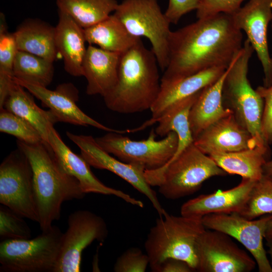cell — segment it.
<instances>
[{"instance_id": "cell-1", "label": "cell", "mask_w": 272, "mask_h": 272, "mask_svg": "<svg viewBox=\"0 0 272 272\" xmlns=\"http://www.w3.org/2000/svg\"><path fill=\"white\" fill-rule=\"evenodd\" d=\"M242 31L226 13L197 19L171 31L168 63L161 85L212 67L228 69L242 49Z\"/></svg>"}, {"instance_id": "cell-2", "label": "cell", "mask_w": 272, "mask_h": 272, "mask_svg": "<svg viewBox=\"0 0 272 272\" xmlns=\"http://www.w3.org/2000/svg\"><path fill=\"white\" fill-rule=\"evenodd\" d=\"M17 144L32 167L38 223L41 231H45L59 219L64 201L82 199L86 194L78 180L63 169L50 145L45 142L30 144L19 140Z\"/></svg>"}, {"instance_id": "cell-3", "label": "cell", "mask_w": 272, "mask_h": 272, "mask_svg": "<svg viewBox=\"0 0 272 272\" xmlns=\"http://www.w3.org/2000/svg\"><path fill=\"white\" fill-rule=\"evenodd\" d=\"M158 66L153 51L140 38L121 54L117 83L103 97L107 108L122 114L150 110L160 91Z\"/></svg>"}, {"instance_id": "cell-4", "label": "cell", "mask_w": 272, "mask_h": 272, "mask_svg": "<svg viewBox=\"0 0 272 272\" xmlns=\"http://www.w3.org/2000/svg\"><path fill=\"white\" fill-rule=\"evenodd\" d=\"M227 174L193 143L161 168L145 171L148 183L169 199L191 195L209 178Z\"/></svg>"}, {"instance_id": "cell-5", "label": "cell", "mask_w": 272, "mask_h": 272, "mask_svg": "<svg viewBox=\"0 0 272 272\" xmlns=\"http://www.w3.org/2000/svg\"><path fill=\"white\" fill-rule=\"evenodd\" d=\"M254 52L249 41L227 69L222 88L224 107L250 134L256 146L268 145L262 132L264 101L251 87L247 77L250 58Z\"/></svg>"}, {"instance_id": "cell-6", "label": "cell", "mask_w": 272, "mask_h": 272, "mask_svg": "<svg viewBox=\"0 0 272 272\" xmlns=\"http://www.w3.org/2000/svg\"><path fill=\"white\" fill-rule=\"evenodd\" d=\"M206 229L201 218L176 216L166 211L157 219L144 243L152 271H155L160 264L169 258L183 260L195 271L196 242Z\"/></svg>"}, {"instance_id": "cell-7", "label": "cell", "mask_w": 272, "mask_h": 272, "mask_svg": "<svg viewBox=\"0 0 272 272\" xmlns=\"http://www.w3.org/2000/svg\"><path fill=\"white\" fill-rule=\"evenodd\" d=\"M63 234L52 225L34 238L2 240L0 271L54 272Z\"/></svg>"}, {"instance_id": "cell-8", "label": "cell", "mask_w": 272, "mask_h": 272, "mask_svg": "<svg viewBox=\"0 0 272 272\" xmlns=\"http://www.w3.org/2000/svg\"><path fill=\"white\" fill-rule=\"evenodd\" d=\"M113 14L131 35L149 40L159 66L164 71L168 63L171 31L158 0H123Z\"/></svg>"}, {"instance_id": "cell-9", "label": "cell", "mask_w": 272, "mask_h": 272, "mask_svg": "<svg viewBox=\"0 0 272 272\" xmlns=\"http://www.w3.org/2000/svg\"><path fill=\"white\" fill-rule=\"evenodd\" d=\"M122 133L108 132L95 138L98 144L106 152L126 163L140 165L146 170H155L165 165L176 152L178 139L174 131L164 139L157 140L154 129L148 139L134 141Z\"/></svg>"}, {"instance_id": "cell-10", "label": "cell", "mask_w": 272, "mask_h": 272, "mask_svg": "<svg viewBox=\"0 0 272 272\" xmlns=\"http://www.w3.org/2000/svg\"><path fill=\"white\" fill-rule=\"evenodd\" d=\"M0 203L22 217L38 223L32 167L19 148L1 164Z\"/></svg>"}, {"instance_id": "cell-11", "label": "cell", "mask_w": 272, "mask_h": 272, "mask_svg": "<svg viewBox=\"0 0 272 272\" xmlns=\"http://www.w3.org/2000/svg\"><path fill=\"white\" fill-rule=\"evenodd\" d=\"M67 223L54 272L80 271L84 250L95 240L104 241L108 236L104 219L89 211L74 212L69 215Z\"/></svg>"}, {"instance_id": "cell-12", "label": "cell", "mask_w": 272, "mask_h": 272, "mask_svg": "<svg viewBox=\"0 0 272 272\" xmlns=\"http://www.w3.org/2000/svg\"><path fill=\"white\" fill-rule=\"evenodd\" d=\"M197 265L201 272H249L256 263L239 248L231 236L222 232L206 229L197 238Z\"/></svg>"}, {"instance_id": "cell-13", "label": "cell", "mask_w": 272, "mask_h": 272, "mask_svg": "<svg viewBox=\"0 0 272 272\" xmlns=\"http://www.w3.org/2000/svg\"><path fill=\"white\" fill-rule=\"evenodd\" d=\"M67 137L80 149L81 155L90 165L96 169L108 170L130 184L145 195L162 217L166 212L162 208L156 192L147 181L145 169L140 165L125 163L111 156L91 135L76 134L66 131Z\"/></svg>"}, {"instance_id": "cell-14", "label": "cell", "mask_w": 272, "mask_h": 272, "mask_svg": "<svg viewBox=\"0 0 272 272\" xmlns=\"http://www.w3.org/2000/svg\"><path fill=\"white\" fill-rule=\"evenodd\" d=\"M272 214L256 220L247 219L237 213L211 214L202 218L206 229L222 232L240 242L251 254L259 272H272L263 239Z\"/></svg>"}, {"instance_id": "cell-15", "label": "cell", "mask_w": 272, "mask_h": 272, "mask_svg": "<svg viewBox=\"0 0 272 272\" xmlns=\"http://www.w3.org/2000/svg\"><path fill=\"white\" fill-rule=\"evenodd\" d=\"M236 26L246 33L263 69V86L272 85V56L267 29L272 18V0H249L231 15Z\"/></svg>"}, {"instance_id": "cell-16", "label": "cell", "mask_w": 272, "mask_h": 272, "mask_svg": "<svg viewBox=\"0 0 272 272\" xmlns=\"http://www.w3.org/2000/svg\"><path fill=\"white\" fill-rule=\"evenodd\" d=\"M14 80L40 100L54 114L58 122L85 126L90 125L107 132L123 133L126 131L107 127L82 111L76 104L79 99L78 90L72 83L61 84L55 90H51L45 87L15 78Z\"/></svg>"}, {"instance_id": "cell-17", "label": "cell", "mask_w": 272, "mask_h": 272, "mask_svg": "<svg viewBox=\"0 0 272 272\" xmlns=\"http://www.w3.org/2000/svg\"><path fill=\"white\" fill-rule=\"evenodd\" d=\"M49 144L63 169L75 177L85 193H94L116 196L133 206L143 208V202L129 194L103 183L93 173L90 165L82 157L74 153L63 142L53 127L50 132Z\"/></svg>"}, {"instance_id": "cell-18", "label": "cell", "mask_w": 272, "mask_h": 272, "mask_svg": "<svg viewBox=\"0 0 272 272\" xmlns=\"http://www.w3.org/2000/svg\"><path fill=\"white\" fill-rule=\"evenodd\" d=\"M193 143L209 156L257 146L250 133L238 123L232 114L219 119L203 130L195 138Z\"/></svg>"}, {"instance_id": "cell-19", "label": "cell", "mask_w": 272, "mask_h": 272, "mask_svg": "<svg viewBox=\"0 0 272 272\" xmlns=\"http://www.w3.org/2000/svg\"><path fill=\"white\" fill-rule=\"evenodd\" d=\"M226 69L215 67L198 72L164 85L155 103L151 108L152 118L140 127L138 131L156 123L168 109L176 103L192 96L216 82L225 73Z\"/></svg>"}, {"instance_id": "cell-20", "label": "cell", "mask_w": 272, "mask_h": 272, "mask_svg": "<svg viewBox=\"0 0 272 272\" xmlns=\"http://www.w3.org/2000/svg\"><path fill=\"white\" fill-rule=\"evenodd\" d=\"M256 181L242 178L233 188L189 199L182 205L181 215L202 218L211 214H239L245 206Z\"/></svg>"}, {"instance_id": "cell-21", "label": "cell", "mask_w": 272, "mask_h": 272, "mask_svg": "<svg viewBox=\"0 0 272 272\" xmlns=\"http://www.w3.org/2000/svg\"><path fill=\"white\" fill-rule=\"evenodd\" d=\"M121 54L88 46L82 65L88 95L104 97L112 90L117 81Z\"/></svg>"}, {"instance_id": "cell-22", "label": "cell", "mask_w": 272, "mask_h": 272, "mask_svg": "<svg viewBox=\"0 0 272 272\" xmlns=\"http://www.w3.org/2000/svg\"><path fill=\"white\" fill-rule=\"evenodd\" d=\"M55 26L56 48L63 58L64 67L70 75L83 76L82 65L87 51L83 28L67 14L58 10Z\"/></svg>"}, {"instance_id": "cell-23", "label": "cell", "mask_w": 272, "mask_h": 272, "mask_svg": "<svg viewBox=\"0 0 272 272\" xmlns=\"http://www.w3.org/2000/svg\"><path fill=\"white\" fill-rule=\"evenodd\" d=\"M227 69L216 82L201 91L191 107L189 122L194 140L207 127L232 114L224 107L222 99L223 85Z\"/></svg>"}, {"instance_id": "cell-24", "label": "cell", "mask_w": 272, "mask_h": 272, "mask_svg": "<svg viewBox=\"0 0 272 272\" xmlns=\"http://www.w3.org/2000/svg\"><path fill=\"white\" fill-rule=\"evenodd\" d=\"M18 50L25 51L53 62L58 51L55 27L37 19H28L13 33Z\"/></svg>"}, {"instance_id": "cell-25", "label": "cell", "mask_w": 272, "mask_h": 272, "mask_svg": "<svg viewBox=\"0 0 272 272\" xmlns=\"http://www.w3.org/2000/svg\"><path fill=\"white\" fill-rule=\"evenodd\" d=\"M24 89L14 81L3 108L29 121L39 131L44 141L50 145L49 133L58 120L50 110L46 111L39 107Z\"/></svg>"}, {"instance_id": "cell-26", "label": "cell", "mask_w": 272, "mask_h": 272, "mask_svg": "<svg viewBox=\"0 0 272 272\" xmlns=\"http://www.w3.org/2000/svg\"><path fill=\"white\" fill-rule=\"evenodd\" d=\"M268 146L261 145L239 151L209 155L227 173L237 174L255 181L263 176V167L267 161Z\"/></svg>"}, {"instance_id": "cell-27", "label": "cell", "mask_w": 272, "mask_h": 272, "mask_svg": "<svg viewBox=\"0 0 272 272\" xmlns=\"http://www.w3.org/2000/svg\"><path fill=\"white\" fill-rule=\"evenodd\" d=\"M83 31L89 44L119 53L128 50L140 38L131 35L114 14Z\"/></svg>"}, {"instance_id": "cell-28", "label": "cell", "mask_w": 272, "mask_h": 272, "mask_svg": "<svg viewBox=\"0 0 272 272\" xmlns=\"http://www.w3.org/2000/svg\"><path fill=\"white\" fill-rule=\"evenodd\" d=\"M201 92L176 103L156 121L158 123L155 130L157 135L165 137L170 132L174 131L178 136L177 149L170 160L176 158L194 142L189 122V113Z\"/></svg>"}, {"instance_id": "cell-29", "label": "cell", "mask_w": 272, "mask_h": 272, "mask_svg": "<svg viewBox=\"0 0 272 272\" xmlns=\"http://www.w3.org/2000/svg\"><path fill=\"white\" fill-rule=\"evenodd\" d=\"M58 10L69 15L83 29L108 17L116 10V0H56Z\"/></svg>"}, {"instance_id": "cell-30", "label": "cell", "mask_w": 272, "mask_h": 272, "mask_svg": "<svg viewBox=\"0 0 272 272\" xmlns=\"http://www.w3.org/2000/svg\"><path fill=\"white\" fill-rule=\"evenodd\" d=\"M53 62L39 56L18 50L14 61V78L46 87L53 79Z\"/></svg>"}, {"instance_id": "cell-31", "label": "cell", "mask_w": 272, "mask_h": 272, "mask_svg": "<svg viewBox=\"0 0 272 272\" xmlns=\"http://www.w3.org/2000/svg\"><path fill=\"white\" fill-rule=\"evenodd\" d=\"M18 49L13 33L8 32L4 14H0V109L14 83L13 65Z\"/></svg>"}, {"instance_id": "cell-32", "label": "cell", "mask_w": 272, "mask_h": 272, "mask_svg": "<svg viewBox=\"0 0 272 272\" xmlns=\"http://www.w3.org/2000/svg\"><path fill=\"white\" fill-rule=\"evenodd\" d=\"M270 214H272V181L262 176L255 183L245 206L238 214L253 220Z\"/></svg>"}, {"instance_id": "cell-33", "label": "cell", "mask_w": 272, "mask_h": 272, "mask_svg": "<svg viewBox=\"0 0 272 272\" xmlns=\"http://www.w3.org/2000/svg\"><path fill=\"white\" fill-rule=\"evenodd\" d=\"M0 131L28 144L45 142L39 131L29 121L4 108L0 109Z\"/></svg>"}, {"instance_id": "cell-34", "label": "cell", "mask_w": 272, "mask_h": 272, "mask_svg": "<svg viewBox=\"0 0 272 272\" xmlns=\"http://www.w3.org/2000/svg\"><path fill=\"white\" fill-rule=\"evenodd\" d=\"M0 237L2 240L31 238V230L23 217L3 205L0 206Z\"/></svg>"}, {"instance_id": "cell-35", "label": "cell", "mask_w": 272, "mask_h": 272, "mask_svg": "<svg viewBox=\"0 0 272 272\" xmlns=\"http://www.w3.org/2000/svg\"><path fill=\"white\" fill-rule=\"evenodd\" d=\"M149 263L146 253L138 248L132 247L118 257L113 270L115 272H145Z\"/></svg>"}, {"instance_id": "cell-36", "label": "cell", "mask_w": 272, "mask_h": 272, "mask_svg": "<svg viewBox=\"0 0 272 272\" xmlns=\"http://www.w3.org/2000/svg\"><path fill=\"white\" fill-rule=\"evenodd\" d=\"M244 0H200L196 11L197 19L219 13L234 14L241 7Z\"/></svg>"}, {"instance_id": "cell-37", "label": "cell", "mask_w": 272, "mask_h": 272, "mask_svg": "<svg viewBox=\"0 0 272 272\" xmlns=\"http://www.w3.org/2000/svg\"><path fill=\"white\" fill-rule=\"evenodd\" d=\"M256 91L264 101L262 118V132L266 143L272 144V85L268 87L259 86Z\"/></svg>"}, {"instance_id": "cell-38", "label": "cell", "mask_w": 272, "mask_h": 272, "mask_svg": "<svg viewBox=\"0 0 272 272\" xmlns=\"http://www.w3.org/2000/svg\"><path fill=\"white\" fill-rule=\"evenodd\" d=\"M199 2L200 0H169L165 15L170 24H176L183 15L196 10Z\"/></svg>"}, {"instance_id": "cell-39", "label": "cell", "mask_w": 272, "mask_h": 272, "mask_svg": "<svg viewBox=\"0 0 272 272\" xmlns=\"http://www.w3.org/2000/svg\"><path fill=\"white\" fill-rule=\"evenodd\" d=\"M195 271L186 261L174 258L164 260L156 269L155 272H191Z\"/></svg>"}, {"instance_id": "cell-40", "label": "cell", "mask_w": 272, "mask_h": 272, "mask_svg": "<svg viewBox=\"0 0 272 272\" xmlns=\"http://www.w3.org/2000/svg\"><path fill=\"white\" fill-rule=\"evenodd\" d=\"M263 176L272 181V159L267 160L264 165Z\"/></svg>"}, {"instance_id": "cell-41", "label": "cell", "mask_w": 272, "mask_h": 272, "mask_svg": "<svg viewBox=\"0 0 272 272\" xmlns=\"http://www.w3.org/2000/svg\"><path fill=\"white\" fill-rule=\"evenodd\" d=\"M272 237V218L269 220L265 233L264 238Z\"/></svg>"}, {"instance_id": "cell-42", "label": "cell", "mask_w": 272, "mask_h": 272, "mask_svg": "<svg viewBox=\"0 0 272 272\" xmlns=\"http://www.w3.org/2000/svg\"><path fill=\"white\" fill-rule=\"evenodd\" d=\"M267 242V246L268 247V253L270 257V263L272 265V237L265 239Z\"/></svg>"}, {"instance_id": "cell-43", "label": "cell", "mask_w": 272, "mask_h": 272, "mask_svg": "<svg viewBox=\"0 0 272 272\" xmlns=\"http://www.w3.org/2000/svg\"><path fill=\"white\" fill-rule=\"evenodd\" d=\"M271 29H272V18H271Z\"/></svg>"}]
</instances>
